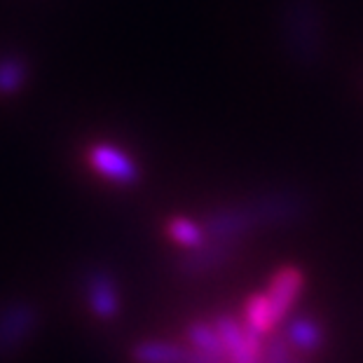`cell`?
<instances>
[{
  "mask_svg": "<svg viewBox=\"0 0 363 363\" xmlns=\"http://www.w3.org/2000/svg\"><path fill=\"white\" fill-rule=\"evenodd\" d=\"M242 321L253 330V333H258L260 337H267V335L274 333L277 321L272 316V307H269V300L265 296V291L253 293V296L246 300Z\"/></svg>",
  "mask_w": 363,
  "mask_h": 363,
  "instance_id": "obj_11",
  "label": "cell"
},
{
  "mask_svg": "<svg viewBox=\"0 0 363 363\" xmlns=\"http://www.w3.org/2000/svg\"><path fill=\"white\" fill-rule=\"evenodd\" d=\"M84 298L89 312L101 321H111L120 314L122 298L115 277L108 269H91L84 277Z\"/></svg>",
  "mask_w": 363,
  "mask_h": 363,
  "instance_id": "obj_7",
  "label": "cell"
},
{
  "mask_svg": "<svg viewBox=\"0 0 363 363\" xmlns=\"http://www.w3.org/2000/svg\"><path fill=\"white\" fill-rule=\"evenodd\" d=\"M239 242H223V239H206L202 246L192 249L179 262V269L185 277H204L211 274L235 258Z\"/></svg>",
  "mask_w": 363,
  "mask_h": 363,
  "instance_id": "obj_8",
  "label": "cell"
},
{
  "mask_svg": "<svg viewBox=\"0 0 363 363\" xmlns=\"http://www.w3.org/2000/svg\"><path fill=\"white\" fill-rule=\"evenodd\" d=\"M213 326L220 335L228 363H262V354H265L262 337L253 333L244 321L233 314H220Z\"/></svg>",
  "mask_w": 363,
  "mask_h": 363,
  "instance_id": "obj_3",
  "label": "cell"
},
{
  "mask_svg": "<svg viewBox=\"0 0 363 363\" xmlns=\"http://www.w3.org/2000/svg\"><path fill=\"white\" fill-rule=\"evenodd\" d=\"M134 363H192V347L169 340H141L131 347Z\"/></svg>",
  "mask_w": 363,
  "mask_h": 363,
  "instance_id": "obj_9",
  "label": "cell"
},
{
  "mask_svg": "<svg viewBox=\"0 0 363 363\" xmlns=\"http://www.w3.org/2000/svg\"><path fill=\"white\" fill-rule=\"evenodd\" d=\"M202 228L206 233V239L242 242L253 230H258V223L249 202H244V204H225L208 211L202 218Z\"/></svg>",
  "mask_w": 363,
  "mask_h": 363,
  "instance_id": "obj_4",
  "label": "cell"
},
{
  "mask_svg": "<svg viewBox=\"0 0 363 363\" xmlns=\"http://www.w3.org/2000/svg\"><path fill=\"white\" fill-rule=\"evenodd\" d=\"M286 333L284 337L289 340L291 347L296 352H303V354H312L316 350H321L323 340V328L316 323L312 316H293V319H286Z\"/></svg>",
  "mask_w": 363,
  "mask_h": 363,
  "instance_id": "obj_10",
  "label": "cell"
},
{
  "mask_svg": "<svg viewBox=\"0 0 363 363\" xmlns=\"http://www.w3.org/2000/svg\"><path fill=\"white\" fill-rule=\"evenodd\" d=\"M185 337H188V345L195 352L206 354V357H213V359L228 361L225 350H223V342H220V335H218V330H216L213 323L192 321L190 326L185 328Z\"/></svg>",
  "mask_w": 363,
  "mask_h": 363,
  "instance_id": "obj_12",
  "label": "cell"
},
{
  "mask_svg": "<svg viewBox=\"0 0 363 363\" xmlns=\"http://www.w3.org/2000/svg\"><path fill=\"white\" fill-rule=\"evenodd\" d=\"M28 80V64L19 57L0 59V94L10 96L24 87Z\"/></svg>",
  "mask_w": 363,
  "mask_h": 363,
  "instance_id": "obj_14",
  "label": "cell"
},
{
  "mask_svg": "<svg viewBox=\"0 0 363 363\" xmlns=\"http://www.w3.org/2000/svg\"><path fill=\"white\" fill-rule=\"evenodd\" d=\"M281 43L289 57L303 68H316L326 50L323 12L316 0H281L279 5Z\"/></svg>",
  "mask_w": 363,
  "mask_h": 363,
  "instance_id": "obj_1",
  "label": "cell"
},
{
  "mask_svg": "<svg viewBox=\"0 0 363 363\" xmlns=\"http://www.w3.org/2000/svg\"><path fill=\"white\" fill-rule=\"evenodd\" d=\"M167 237L172 239L174 244L183 246V249H197V246H202L206 242V233L202 228V220H195V218H188V216H174V218H169L167 223Z\"/></svg>",
  "mask_w": 363,
  "mask_h": 363,
  "instance_id": "obj_13",
  "label": "cell"
},
{
  "mask_svg": "<svg viewBox=\"0 0 363 363\" xmlns=\"http://www.w3.org/2000/svg\"><path fill=\"white\" fill-rule=\"evenodd\" d=\"M258 228H284L303 220L307 216V202L298 192L272 190L249 199Z\"/></svg>",
  "mask_w": 363,
  "mask_h": 363,
  "instance_id": "obj_2",
  "label": "cell"
},
{
  "mask_svg": "<svg viewBox=\"0 0 363 363\" xmlns=\"http://www.w3.org/2000/svg\"><path fill=\"white\" fill-rule=\"evenodd\" d=\"M89 167L106 181L118 185H134L141 179V169L127 150L113 143H96L87 152Z\"/></svg>",
  "mask_w": 363,
  "mask_h": 363,
  "instance_id": "obj_5",
  "label": "cell"
},
{
  "mask_svg": "<svg viewBox=\"0 0 363 363\" xmlns=\"http://www.w3.org/2000/svg\"><path fill=\"white\" fill-rule=\"evenodd\" d=\"M262 363H300V361L296 359V350L291 347L289 340L284 335H277L272 342L265 347Z\"/></svg>",
  "mask_w": 363,
  "mask_h": 363,
  "instance_id": "obj_15",
  "label": "cell"
},
{
  "mask_svg": "<svg viewBox=\"0 0 363 363\" xmlns=\"http://www.w3.org/2000/svg\"><path fill=\"white\" fill-rule=\"evenodd\" d=\"M303 289H305V272L296 265H284L272 274V279H269L265 289V296L269 300V307H272L277 326H281L289 319V314L296 307Z\"/></svg>",
  "mask_w": 363,
  "mask_h": 363,
  "instance_id": "obj_6",
  "label": "cell"
}]
</instances>
